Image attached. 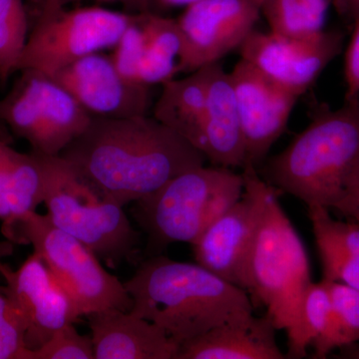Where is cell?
Masks as SVG:
<instances>
[{"label": "cell", "mask_w": 359, "mask_h": 359, "mask_svg": "<svg viewBox=\"0 0 359 359\" xmlns=\"http://www.w3.org/2000/svg\"><path fill=\"white\" fill-rule=\"evenodd\" d=\"M59 157L102 197L121 207L207 161L174 130L147 115L92 116Z\"/></svg>", "instance_id": "6da1fadb"}, {"label": "cell", "mask_w": 359, "mask_h": 359, "mask_svg": "<svg viewBox=\"0 0 359 359\" xmlns=\"http://www.w3.org/2000/svg\"><path fill=\"white\" fill-rule=\"evenodd\" d=\"M130 313L152 321L181 346L228 321L254 314L250 294L199 264L145 257L124 283Z\"/></svg>", "instance_id": "7a4b0ae2"}, {"label": "cell", "mask_w": 359, "mask_h": 359, "mask_svg": "<svg viewBox=\"0 0 359 359\" xmlns=\"http://www.w3.org/2000/svg\"><path fill=\"white\" fill-rule=\"evenodd\" d=\"M358 170L359 95L337 110H320L259 175L306 205L335 210Z\"/></svg>", "instance_id": "3957f363"}, {"label": "cell", "mask_w": 359, "mask_h": 359, "mask_svg": "<svg viewBox=\"0 0 359 359\" xmlns=\"http://www.w3.org/2000/svg\"><path fill=\"white\" fill-rule=\"evenodd\" d=\"M244 177L223 167L201 166L174 177L134 202L132 215L147 236L145 257L168 245H192L205 229L229 211L244 193Z\"/></svg>", "instance_id": "277c9868"}, {"label": "cell", "mask_w": 359, "mask_h": 359, "mask_svg": "<svg viewBox=\"0 0 359 359\" xmlns=\"http://www.w3.org/2000/svg\"><path fill=\"white\" fill-rule=\"evenodd\" d=\"M269 185L247 264V292L266 308L278 330L290 335L299 325L304 294L313 280L308 252Z\"/></svg>", "instance_id": "5b68a950"}, {"label": "cell", "mask_w": 359, "mask_h": 359, "mask_svg": "<svg viewBox=\"0 0 359 359\" xmlns=\"http://www.w3.org/2000/svg\"><path fill=\"white\" fill-rule=\"evenodd\" d=\"M33 154L41 166L43 203L52 223L83 243L110 268L123 262L135 263L141 254L140 233L123 207L102 197L59 156Z\"/></svg>", "instance_id": "8992f818"}, {"label": "cell", "mask_w": 359, "mask_h": 359, "mask_svg": "<svg viewBox=\"0 0 359 359\" xmlns=\"http://www.w3.org/2000/svg\"><path fill=\"white\" fill-rule=\"evenodd\" d=\"M15 244L32 245L74 302L80 316L102 309L131 311L133 302L117 276L78 238L60 230L47 215H25L2 231Z\"/></svg>", "instance_id": "52a82bcc"}, {"label": "cell", "mask_w": 359, "mask_h": 359, "mask_svg": "<svg viewBox=\"0 0 359 359\" xmlns=\"http://www.w3.org/2000/svg\"><path fill=\"white\" fill-rule=\"evenodd\" d=\"M135 18L101 7L65 9L53 0H34V20L15 73L32 69L52 77L84 56L114 47Z\"/></svg>", "instance_id": "ba28073f"}, {"label": "cell", "mask_w": 359, "mask_h": 359, "mask_svg": "<svg viewBox=\"0 0 359 359\" xmlns=\"http://www.w3.org/2000/svg\"><path fill=\"white\" fill-rule=\"evenodd\" d=\"M0 99V121L32 146V152L59 156L92 119L67 90L39 71L21 70Z\"/></svg>", "instance_id": "9c48e42d"}, {"label": "cell", "mask_w": 359, "mask_h": 359, "mask_svg": "<svg viewBox=\"0 0 359 359\" xmlns=\"http://www.w3.org/2000/svg\"><path fill=\"white\" fill-rule=\"evenodd\" d=\"M242 170V197L205 229L192 248L196 263L247 292L248 257L269 184L252 165Z\"/></svg>", "instance_id": "30bf717a"}, {"label": "cell", "mask_w": 359, "mask_h": 359, "mask_svg": "<svg viewBox=\"0 0 359 359\" xmlns=\"http://www.w3.org/2000/svg\"><path fill=\"white\" fill-rule=\"evenodd\" d=\"M262 15L259 0H200L177 20L182 39L179 73L218 63L244 43Z\"/></svg>", "instance_id": "8fae6325"}, {"label": "cell", "mask_w": 359, "mask_h": 359, "mask_svg": "<svg viewBox=\"0 0 359 359\" xmlns=\"http://www.w3.org/2000/svg\"><path fill=\"white\" fill-rule=\"evenodd\" d=\"M344 35L323 32L292 37L255 29L241 45V59L301 97L341 52Z\"/></svg>", "instance_id": "7c38bea8"}, {"label": "cell", "mask_w": 359, "mask_h": 359, "mask_svg": "<svg viewBox=\"0 0 359 359\" xmlns=\"http://www.w3.org/2000/svg\"><path fill=\"white\" fill-rule=\"evenodd\" d=\"M4 292L20 314L28 349L39 348L56 330L80 320L74 302L42 257L33 252L16 271L0 266Z\"/></svg>", "instance_id": "4fadbf2b"}, {"label": "cell", "mask_w": 359, "mask_h": 359, "mask_svg": "<svg viewBox=\"0 0 359 359\" xmlns=\"http://www.w3.org/2000/svg\"><path fill=\"white\" fill-rule=\"evenodd\" d=\"M230 74L244 134L245 165L257 168L285 131L299 97L243 59Z\"/></svg>", "instance_id": "5bb4252c"}, {"label": "cell", "mask_w": 359, "mask_h": 359, "mask_svg": "<svg viewBox=\"0 0 359 359\" xmlns=\"http://www.w3.org/2000/svg\"><path fill=\"white\" fill-rule=\"evenodd\" d=\"M50 78L67 90L90 115L116 119L147 115L148 86L123 78L112 59L98 52L66 66Z\"/></svg>", "instance_id": "9a60e30c"}, {"label": "cell", "mask_w": 359, "mask_h": 359, "mask_svg": "<svg viewBox=\"0 0 359 359\" xmlns=\"http://www.w3.org/2000/svg\"><path fill=\"white\" fill-rule=\"evenodd\" d=\"M95 359H176L180 344L152 321L117 309L86 316Z\"/></svg>", "instance_id": "2e32d148"}, {"label": "cell", "mask_w": 359, "mask_h": 359, "mask_svg": "<svg viewBox=\"0 0 359 359\" xmlns=\"http://www.w3.org/2000/svg\"><path fill=\"white\" fill-rule=\"evenodd\" d=\"M199 151L212 166L243 169L247 163L233 81L219 62L208 66L207 106Z\"/></svg>", "instance_id": "e0dca14e"}, {"label": "cell", "mask_w": 359, "mask_h": 359, "mask_svg": "<svg viewBox=\"0 0 359 359\" xmlns=\"http://www.w3.org/2000/svg\"><path fill=\"white\" fill-rule=\"evenodd\" d=\"M268 313L231 320L183 342L176 359H283Z\"/></svg>", "instance_id": "ac0fdd59"}, {"label": "cell", "mask_w": 359, "mask_h": 359, "mask_svg": "<svg viewBox=\"0 0 359 359\" xmlns=\"http://www.w3.org/2000/svg\"><path fill=\"white\" fill-rule=\"evenodd\" d=\"M43 175L36 156L18 152L0 137V221L6 231L43 203Z\"/></svg>", "instance_id": "d6986e66"}, {"label": "cell", "mask_w": 359, "mask_h": 359, "mask_svg": "<svg viewBox=\"0 0 359 359\" xmlns=\"http://www.w3.org/2000/svg\"><path fill=\"white\" fill-rule=\"evenodd\" d=\"M208 66L163 83L153 116L198 150L207 106Z\"/></svg>", "instance_id": "ffe728a7"}, {"label": "cell", "mask_w": 359, "mask_h": 359, "mask_svg": "<svg viewBox=\"0 0 359 359\" xmlns=\"http://www.w3.org/2000/svg\"><path fill=\"white\" fill-rule=\"evenodd\" d=\"M145 50L138 71V83L150 86L174 79L179 73L182 39L176 20L153 14L139 16Z\"/></svg>", "instance_id": "44dd1931"}, {"label": "cell", "mask_w": 359, "mask_h": 359, "mask_svg": "<svg viewBox=\"0 0 359 359\" xmlns=\"http://www.w3.org/2000/svg\"><path fill=\"white\" fill-rule=\"evenodd\" d=\"M325 282L332 314L327 330L311 346L316 359L325 358L334 349L359 342V290L344 283Z\"/></svg>", "instance_id": "7402d4cb"}, {"label": "cell", "mask_w": 359, "mask_h": 359, "mask_svg": "<svg viewBox=\"0 0 359 359\" xmlns=\"http://www.w3.org/2000/svg\"><path fill=\"white\" fill-rule=\"evenodd\" d=\"M330 0H264L269 32L302 37L325 30Z\"/></svg>", "instance_id": "603a6c76"}, {"label": "cell", "mask_w": 359, "mask_h": 359, "mask_svg": "<svg viewBox=\"0 0 359 359\" xmlns=\"http://www.w3.org/2000/svg\"><path fill=\"white\" fill-rule=\"evenodd\" d=\"M330 314L332 302L327 282L311 283L304 294L299 325L287 335V358H306L309 347L327 330Z\"/></svg>", "instance_id": "cb8c5ba5"}, {"label": "cell", "mask_w": 359, "mask_h": 359, "mask_svg": "<svg viewBox=\"0 0 359 359\" xmlns=\"http://www.w3.org/2000/svg\"><path fill=\"white\" fill-rule=\"evenodd\" d=\"M29 32L23 0H0V80L15 73L16 65Z\"/></svg>", "instance_id": "d4e9b609"}, {"label": "cell", "mask_w": 359, "mask_h": 359, "mask_svg": "<svg viewBox=\"0 0 359 359\" xmlns=\"http://www.w3.org/2000/svg\"><path fill=\"white\" fill-rule=\"evenodd\" d=\"M316 243L337 248L346 254L359 257V224L337 221L330 216V209L323 205H308Z\"/></svg>", "instance_id": "484cf974"}, {"label": "cell", "mask_w": 359, "mask_h": 359, "mask_svg": "<svg viewBox=\"0 0 359 359\" xmlns=\"http://www.w3.org/2000/svg\"><path fill=\"white\" fill-rule=\"evenodd\" d=\"M92 337L80 334L74 323L56 330L39 348L26 351L25 359H92Z\"/></svg>", "instance_id": "4316f807"}, {"label": "cell", "mask_w": 359, "mask_h": 359, "mask_svg": "<svg viewBox=\"0 0 359 359\" xmlns=\"http://www.w3.org/2000/svg\"><path fill=\"white\" fill-rule=\"evenodd\" d=\"M145 50V36L142 29L139 16L123 33L121 39L114 46V52L110 56L116 69L123 78L138 83V71Z\"/></svg>", "instance_id": "83f0119b"}, {"label": "cell", "mask_w": 359, "mask_h": 359, "mask_svg": "<svg viewBox=\"0 0 359 359\" xmlns=\"http://www.w3.org/2000/svg\"><path fill=\"white\" fill-rule=\"evenodd\" d=\"M27 351L20 314L0 287V359H25Z\"/></svg>", "instance_id": "f1b7e54d"}, {"label": "cell", "mask_w": 359, "mask_h": 359, "mask_svg": "<svg viewBox=\"0 0 359 359\" xmlns=\"http://www.w3.org/2000/svg\"><path fill=\"white\" fill-rule=\"evenodd\" d=\"M316 245L323 264V280L359 290V257L323 243H316Z\"/></svg>", "instance_id": "f546056e"}, {"label": "cell", "mask_w": 359, "mask_h": 359, "mask_svg": "<svg viewBox=\"0 0 359 359\" xmlns=\"http://www.w3.org/2000/svg\"><path fill=\"white\" fill-rule=\"evenodd\" d=\"M344 79L346 91L344 101L351 100L359 95V15L344 55Z\"/></svg>", "instance_id": "4dcf8cb0"}, {"label": "cell", "mask_w": 359, "mask_h": 359, "mask_svg": "<svg viewBox=\"0 0 359 359\" xmlns=\"http://www.w3.org/2000/svg\"><path fill=\"white\" fill-rule=\"evenodd\" d=\"M335 210L359 224V170Z\"/></svg>", "instance_id": "1f68e13d"}, {"label": "cell", "mask_w": 359, "mask_h": 359, "mask_svg": "<svg viewBox=\"0 0 359 359\" xmlns=\"http://www.w3.org/2000/svg\"><path fill=\"white\" fill-rule=\"evenodd\" d=\"M339 353L337 358L344 359H359V344H348V346L341 347L339 348Z\"/></svg>", "instance_id": "d6a6232c"}, {"label": "cell", "mask_w": 359, "mask_h": 359, "mask_svg": "<svg viewBox=\"0 0 359 359\" xmlns=\"http://www.w3.org/2000/svg\"><path fill=\"white\" fill-rule=\"evenodd\" d=\"M161 4L171 6H189L200 1V0H158Z\"/></svg>", "instance_id": "836d02e7"}, {"label": "cell", "mask_w": 359, "mask_h": 359, "mask_svg": "<svg viewBox=\"0 0 359 359\" xmlns=\"http://www.w3.org/2000/svg\"><path fill=\"white\" fill-rule=\"evenodd\" d=\"M342 4L353 14L354 16L359 15V0H341Z\"/></svg>", "instance_id": "e575fe53"}, {"label": "cell", "mask_w": 359, "mask_h": 359, "mask_svg": "<svg viewBox=\"0 0 359 359\" xmlns=\"http://www.w3.org/2000/svg\"><path fill=\"white\" fill-rule=\"evenodd\" d=\"M56 4H61V6H66L69 2L78 1V0H53ZM103 1H113V0H103Z\"/></svg>", "instance_id": "d590c367"}, {"label": "cell", "mask_w": 359, "mask_h": 359, "mask_svg": "<svg viewBox=\"0 0 359 359\" xmlns=\"http://www.w3.org/2000/svg\"><path fill=\"white\" fill-rule=\"evenodd\" d=\"M6 252V250H0V257H1V255L2 254H6V252ZM1 262H0V266H1Z\"/></svg>", "instance_id": "8d00e7d4"}, {"label": "cell", "mask_w": 359, "mask_h": 359, "mask_svg": "<svg viewBox=\"0 0 359 359\" xmlns=\"http://www.w3.org/2000/svg\"><path fill=\"white\" fill-rule=\"evenodd\" d=\"M259 1H261L262 4H263L264 0H259Z\"/></svg>", "instance_id": "74e56055"}]
</instances>
